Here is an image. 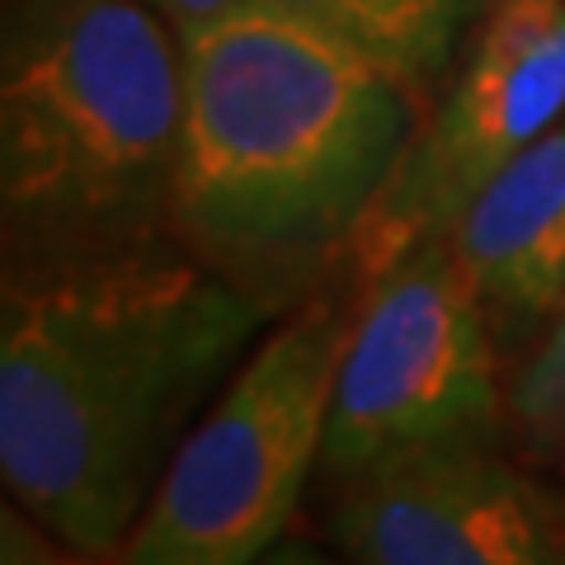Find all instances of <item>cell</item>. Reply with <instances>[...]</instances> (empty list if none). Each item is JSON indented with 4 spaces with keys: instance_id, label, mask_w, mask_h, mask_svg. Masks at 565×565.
<instances>
[{
    "instance_id": "cell-7",
    "label": "cell",
    "mask_w": 565,
    "mask_h": 565,
    "mask_svg": "<svg viewBox=\"0 0 565 565\" xmlns=\"http://www.w3.org/2000/svg\"><path fill=\"white\" fill-rule=\"evenodd\" d=\"M340 486L330 533L349 565H565L552 494L494 434L392 452Z\"/></svg>"
},
{
    "instance_id": "cell-2",
    "label": "cell",
    "mask_w": 565,
    "mask_h": 565,
    "mask_svg": "<svg viewBox=\"0 0 565 565\" xmlns=\"http://www.w3.org/2000/svg\"><path fill=\"white\" fill-rule=\"evenodd\" d=\"M170 212L236 278L349 250L419 132L415 85L264 0L180 29Z\"/></svg>"
},
{
    "instance_id": "cell-3",
    "label": "cell",
    "mask_w": 565,
    "mask_h": 565,
    "mask_svg": "<svg viewBox=\"0 0 565 565\" xmlns=\"http://www.w3.org/2000/svg\"><path fill=\"white\" fill-rule=\"evenodd\" d=\"M184 39L147 0H14L0 203L29 269L132 250L174 193Z\"/></svg>"
},
{
    "instance_id": "cell-6",
    "label": "cell",
    "mask_w": 565,
    "mask_h": 565,
    "mask_svg": "<svg viewBox=\"0 0 565 565\" xmlns=\"http://www.w3.org/2000/svg\"><path fill=\"white\" fill-rule=\"evenodd\" d=\"M565 118V0H494L471 57L349 241L359 282L429 241H448L533 141Z\"/></svg>"
},
{
    "instance_id": "cell-5",
    "label": "cell",
    "mask_w": 565,
    "mask_h": 565,
    "mask_svg": "<svg viewBox=\"0 0 565 565\" xmlns=\"http://www.w3.org/2000/svg\"><path fill=\"white\" fill-rule=\"evenodd\" d=\"M504 411L500 334L448 241L363 282L334 367L321 471L349 481L392 452L494 434Z\"/></svg>"
},
{
    "instance_id": "cell-9",
    "label": "cell",
    "mask_w": 565,
    "mask_h": 565,
    "mask_svg": "<svg viewBox=\"0 0 565 565\" xmlns=\"http://www.w3.org/2000/svg\"><path fill=\"white\" fill-rule=\"evenodd\" d=\"M292 20L330 33L401 81H429L448 66L481 0H264Z\"/></svg>"
},
{
    "instance_id": "cell-11",
    "label": "cell",
    "mask_w": 565,
    "mask_h": 565,
    "mask_svg": "<svg viewBox=\"0 0 565 565\" xmlns=\"http://www.w3.org/2000/svg\"><path fill=\"white\" fill-rule=\"evenodd\" d=\"M0 565H118V552H85L10 500L0 514Z\"/></svg>"
},
{
    "instance_id": "cell-12",
    "label": "cell",
    "mask_w": 565,
    "mask_h": 565,
    "mask_svg": "<svg viewBox=\"0 0 565 565\" xmlns=\"http://www.w3.org/2000/svg\"><path fill=\"white\" fill-rule=\"evenodd\" d=\"M147 6H156L161 14H170V20H174V29H193V24L212 20V14L232 10L236 0H147Z\"/></svg>"
},
{
    "instance_id": "cell-10",
    "label": "cell",
    "mask_w": 565,
    "mask_h": 565,
    "mask_svg": "<svg viewBox=\"0 0 565 565\" xmlns=\"http://www.w3.org/2000/svg\"><path fill=\"white\" fill-rule=\"evenodd\" d=\"M509 415L537 452L565 448V302L509 392Z\"/></svg>"
},
{
    "instance_id": "cell-4",
    "label": "cell",
    "mask_w": 565,
    "mask_h": 565,
    "mask_svg": "<svg viewBox=\"0 0 565 565\" xmlns=\"http://www.w3.org/2000/svg\"><path fill=\"white\" fill-rule=\"evenodd\" d=\"M349 321L321 297L241 359L180 438L118 565H259L274 552L321 471Z\"/></svg>"
},
{
    "instance_id": "cell-13",
    "label": "cell",
    "mask_w": 565,
    "mask_h": 565,
    "mask_svg": "<svg viewBox=\"0 0 565 565\" xmlns=\"http://www.w3.org/2000/svg\"><path fill=\"white\" fill-rule=\"evenodd\" d=\"M259 565H349V561H334L311 542H278L269 556H259Z\"/></svg>"
},
{
    "instance_id": "cell-8",
    "label": "cell",
    "mask_w": 565,
    "mask_h": 565,
    "mask_svg": "<svg viewBox=\"0 0 565 565\" xmlns=\"http://www.w3.org/2000/svg\"><path fill=\"white\" fill-rule=\"evenodd\" d=\"M448 245L500 344L546 334L565 302V118L494 174Z\"/></svg>"
},
{
    "instance_id": "cell-1",
    "label": "cell",
    "mask_w": 565,
    "mask_h": 565,
    "mask_svg": "<svg viewBox=\"0 0 565 565\" xmlns=\"http://www.w3.org/2000/svg\"><path fill=\"white\" fill-rule=\"evenodd\" d=\"M274 311L236 274L147 245L6 278L0 476L47 533L118 552L189 415Z\"/></svg>"
}]
</instances>
